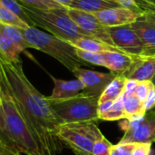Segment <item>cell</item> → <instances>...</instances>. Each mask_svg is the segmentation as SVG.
I'll use <instances>...</instances> for the list:
<instances>
[{"label": "cell", "mask_w": 155, "mask_h": 155, "mask_svg": "<svg viewBox=\"0 0 155 155\" xmlns=\"http://www.w3.org/2000/svg\"><path fill=\"white\" fill-rule=\"evenodd\" d=\"M0 65L2 74L44 154H60L64 144L56 134L64 123L50 105L46 96L28 80L24 73L22 61L8 62L0 54Z\"/></svg>", "instance_id": "6da1fadb"}, {"label": "cell", "mask_w": 155, "mask_h": 155, "mask_svg": "<svg viewBox=\"0 0 155 155\" xmlns=\"http://www.w3.org/2000/svg\"><path fill=\"white\" fill-rule=\"evenodd\" d=\"M0 89V137L22 154L45 155L14 98L2 71Z\"/></svg>", "instance_id": "7a4b0ae2"}, {"label": "cell", "mask_w": 155, "mask_h": 155, "mask_svg": "<svg viewBox=\"0 0 155 155\" xmlns=\"http://www.w3.org/2000/svg\"><path fill=\"white\" fill-rule=\"evenodd\" d=\"M23 7L35 23V27H41L62 40L72 42L79 38L90 37L69 16L67 7L49 10L35 9L25 5Z\"/></svg>", "instance_id": "3957f363"}, {"label": "cell", "mask_w": 155, "mask_h": 155, "mask_svg": "<svg viewBox=\"0 0 155 155\" xmlns=\"http://www.w3.org/2000/svg\"><path fill=\"white\" fill-rule=\"evenodd\" d=\"M25 40L32 48L39 50L56 59L70 72L76 67L87 65L75 54V48L68 42L62 40L37 27L21 29Z\"/></svg>", "instance_id": "277c9868"}, {"label": "cell", "mask_w": 155, "mask_h": 155, "mask_svg": "<svg viewBox=\"0 0 155 155\" xmlns=\"http://www.w3.org/2000/svg\"><path fill=\"white\" fill-rule=\"evenodd\" d=\"M47 100L64 124L99 121V97L87 95L82 92L66 99Z\"/></svg>", "instance_id": "5b68a950"}, {"label": "cell", "mask_w": 155, "mask_h": 155, "mask_svg": "<svg viewBox=\"0 0 155 155\" xmlns=\"http://www.w3.org/2000/svg\"><path fill=\"white\" fill-rule=\"evenodd\" d=\"M56 136L75 155H93L94 143L104 134L95 122H84L62 124Z\"/></svg>", "instance_id": "8992f818"}, {"label": "cell", "mask_w": 155, "mask_h": 155, "mask_svg": "<svg viewBox=\"0 0 155 155\" xmlns=\"http://www.w3.org/2000/svg\"><path fill=\"white\" fill-rule=\"evenodd\" d=\"M124 134L119 143H153L155 142V111L134 120L124 119L121 124Z\"/></svg>", "instance_id": "52a82bcc"}, {"label": "cell", "mask_w": 155, "mask_h": 155, "mask_svg": "<svg viewBox=\"0 0 155 155\" xmlns=\"http://www.w3.org/2000/svg\"><path fill=\"white\" fill-rule=\"evenodd\" d=\"M67 13L73 21L88 35L94 39L114 45L108 32V27L104 26L94 14L68 8Z\"/></svg>", "instance_id": "ba28073f"}, {"label": "cell", "mask_w": 155, "mask_h": 155, "mask_svg": "<svg viewBox=\"0 0 155 155\" xmlns=\"http://www.w3.org/2000/svg\"><path fill=\"white\" fill-rule=\"evenodd\" d=\"M74 75L79 79L84 86V94L91 96L99 97L104 93L107 85L114 79L115 75L113 73H101L85 69L83 67H76L73 72Z\"/></svg>", "instance_id": "9c48e42d"}, {"label": "cell", "mask_w": 155, "mask_h": 155, "mask_svg": "<svg viewBox=\"0 0 155 155\" xmlns=\"http://www.w3.org/2000/svg\"><path fill=\"white\" fill-rule=\"evenodd\" d=\"M108 32L116 47L129 54L143 55V46L142 41L131 25L108 27Z\"/></svg>", "instance_id": "30bf717a"}, {"label": "cell", "mask_w": 155, "mask_h": 155, "mask_svg": "<svg viewBox=\"0 0 155 155\" xmlns=\"http://www.w3.org/2000/svg\"><path fill=\"white\" fill-rule=\"evenodd\" d=\"M94 15L106 27L132 25L143 16V15L122 6L103 10Z\"/></svg>", "instance_id": "8fae6325"}, {"label": "cell", "mask_w": 155, "mask_h": 155, "mask_svg": "<svg viewBox=\"0 0 155 155\" xmlns=\"http://www.w3.org/2000/svg\"><path fill=\"white\" fill-rule=\"evenodd\" d=\"M155 74V56L140 55L132 66L123 75L126 79L141 81H152Z\"/></svg>", "instance_id": "7c38bea8"}, {"label": "cell", "mask_w": 155, "mask_h": 155, "mask_svg": "<svg viewBox=\"0 0 155 155\" xmlns=\"http://www.w3.org/2000/svg\"><path fill=\"white\" fill-rule=\"evenodd\" d=\"M143 46V56H155V25L152 22L140 18L131 25Z\"/></svg>", "instance_id": "4fadbf2b"}, {"label": "cell", "mask_w": 155, "mask_h": 155, "mask_svg": "<svg viewBox=\"0 0 155 155\" xmlns=\"http://www.w3.org/2000/svg\"><path fill=\"white\" fill-rule=\"evenodd\" d=\"M50 77L54 82V89L52 94L47 96V98L50 100H60L73 97L82 93L84 89V84L77 78L74 80L67 81L57 79L52 75H50Z\"/></svg>", "instance_id": "5bb4252c"}, {"label": "cell", "mask_w": 155, "mask_h": 155, "mask_svg": "<svg viewBox=\"0 0 155 155\" xmlns=\"http://www.w3.org/2000/svg\"><path fill=\"white\" fill-rule=\"evenodd\" d=\"M102 54L104 58L105 68L110 70V72L115 76L123 75L125 72H127L134 61L140 56L117 52H106Z\"/></svg>", "instance_id": "9a60e30c"}, {"label": "cell", "mask_w": 155, "mask_h": 155, "mask_svg": "<svg viewBox=\"0 0 155 155\" xmlns=\"http://www.w3.org/2000/svg\"><path fill=\"white\" fill-rule=\"evenodd\" d=\"M70 45H72L74 48L88 51V52H93V53H97V54H103L106 52H117V53H122V54H127L124 51L121 50L120 48L116 47L115 45H109L107 43L87 37V38H79L72 42H68ZM133 55V54H132Z\"/></svg>", "instance_id": "2e32d148"}, {"label": "cell", "mask_w": 155, "mask_h": 155, "mask_svg": "<svg viewBox=\"0 0 155 155\" xmlns=\"http://www.w3.org/2000/svg\"><path fill=\"white\" fill-rule=\"evenodd\" d=\"M99 120L102 121H117L126 118L123 97L112 102H104L99 104L98 107Z\"/></svg>", "instance_id": "e0dca14e"}, {"label": "cell", "mask_w": 155, "mask_h": 155, "mask_svg": "<svg viewBox=\"0 0 155 155\" xmlns=\"http://www.w3.org/2000/svg\"><path fill=\"white\" fill-rule=\"evenodd\" d=\"M121 6L117 0H74L68 8L95 14L109 8Z\"/></svg>", "instance_id": "ac0fdd59"}, {"label": "cell", "mask_w": 155, "mask_h": 155, "mask_svg": "<svg viewBox=\"0 0 155 155\" xmlns=\"http://www.w3.org/2000/svg\"><path fill=\"white\" fill-rule=\"evenodd\" d=\"M124 112L127 120H134L143 116L146 114L144 104L134 94L124 93L123 95Z\"/></svg>", "instance_id": "d6986e66"}, {"label": "cell", "mask_w": 155, "mask_h": 155, "mask_svg": "<svg viewBox=\"0 0 155 155\" xmlns=\"http://www.w3.org/2000/svg\"><path fill=\"white\" fill-rule=\"evenodd\" d=\"M126 78L124 75H117L107 85L99 98V104L104 102H114L123 97L126 84Z\"/></svg>", "instance_id": "ffe728a7"}, {"label": "cell", "mask_w": 155, "mask_h": 155, "mask_svg": "<svg viewBox=\"0 0 155 155\" xmlns=\"http://www.w3.org/2000/svg\"><path fill=\"white\" fill-rule=\"evenodd\" d=\"M21 29L22 28L12 25L0 23V32L4 34L7 38H9L12 42H14L24 52L26 49L32 48V46L25 40Z\"/></svg>", "instance_id": "44dd1931"}, {"label": "cell", "mask_w": 155, "mask_h": 155, "mask_svg": "<svg viewBox=\"0 0 155 155\" xmlns=\"http://www.w3.org/2000/svg\"><path fill=\"white\" fill-rule=\"evenodd\" d=\"M23 51L9 38L0 32V54L8 62L15 63L21 61L20 54Z\"/></svg>", "instance_id": "7402d4cb"}, {"label": "cell", "mask_w": 155, "mask_h": 155, "mask_svg": "<svg viewBox=\"0 0 155 155\" xmlns=\"http://www.w3.org/2000/svg\"><path fill=\"white\" fill-rule=\"evenodd\" d=\"M0 5L13 12L15 15L19 16L24 22H25L29 26L31 27H35V23L33 20L28 16V15L25 13L23 5L16 0H0Z\"/></svg>", "instance_id": "603a6c76"}, {"label": "cell", "mask_w": 155, "mask_h": 155, "mask_svg": "<svg viewBox=\"0 0 155 155\" xmlns=\"http://www.w3.org/2000/svg\"><path fill=\"white\" fill-rule=\"evenodd\" d=\"M0 23L3 24H7V25H12L17 27H20L22 29H25L29 26L25 22H24L19 16L15 15L13 12L0 5Z\"/></svg>", "instance_id": "cb8c5ba5"}, {"label": "cell", "mask_w": 155, "mask_h": 155, "mask_svg": "<svg viewBox=\"0 0 155 155\" xmlns=\"http://www.w3.org/2000/svg\"><path fill=\"white\" fill-rule=\"evenodd\" d=\"M21 5L29 6L35 9L41 10H49V9H55V8H64L62 5L58 4L54 0H16Z\"/></svg>", "instance_id": "d4e9b609"}, {"label": "cell", "mask_w": 155, "mask_h": 155, "mask_svg": "<svg viewBox=\"0 0 155 155\" xmlns=\"http://www.w3.org/2000/svg\"><path fill=\"white\" fill-rule=\"evenodd\" d=\"M75 54L84 63L94 64V65H99V66H104L105 67V62L104 58L102 54H97V53H93V52H88L81 49L75 48Z\"/></svg>", "instance_id": "484cf974"}, {"label": "cell", "mask_w": 155, "mask_h": 155, "mask_svg": "<svg viewBox=\"0 0 155 155\" xmlns=\"http://www.w3.org/2000/svg\"><path fill=\"white\" fill-rule=\"evenodd\" d=\"M113 144L104 135L97 140L93 147V155H111Z\"/></svg>", "instance_id": "4316f807"}, {"label": "cell", "mask_w": 155, "mask_h": 155, "mask_svg": "<svg viewBox=\"0 0 155 155\" xmlns=\"http://www.w3.org/2000/svg\"><path fill=\"white\" fill-rule=\"evenodd\" d=\"M153 85V84L152 83V81H141V82L137 81L134 94L144 104Z\"/></svg>", "instance_id": "83f0119b"}, {"label": "cell", "mask_w": 155, "mask_h": 155, "mask_svg": "<svg viewBox=\"0 0 155 155\" xmlns=\"http://www.w3.org/2000/svg\"><path fill=\"white\" fill-rule=\"evenodd\" d=\"M134 143H117L112 148L111 155H131Z\"/></svg>", "instance_id": "f1b7e54d"}, {"label": "cell", "mask_w": 155, "mask_h": 155, "mask_svg": "<svg viewBox=\"0 0 155 155\" xmlns=\"http://www.w3.org/2000/svg\"><path fill=\"white\" fill-rule=\"evenodd\" d=\"M117 2L119 3V5L122 7H125L134 12H136L138 14L144 15V13H145L143 10V8L140 6V5L138 4L137 0H117Z\"/></svg>", "instance_id": "f546056e"}, {"label": "cell", "mask_w": 155, "mask_h": 155, "mask_svg": "<svg viewBox=\"0 0 155 155\" xmlns=\"http://www.w3.org/2000/svg\"><path fill=\"white\" fill-rule=\"evenodd\" d=\"M151 151V143H134L131 155H150Z\"/></svg>", "instance_id": "4dcf8cb0"}, {"label": "cell", "mask_w": 155, "mask_h": 155, "mask_svg": "<svg viewBox=\"0 0 155 155\" xmlns=\"http://www.w3.org/2000/svg\"><path fill=\"white\" fill-rule=\"evenodd\" d=\"M0 155H22L0 137Z\"/></svg>", "instance_id": "1f68e13d"}, {"label": "cell", "mask_w": 155, "mask_h": 155, "mask_svg": "<svg viewBox=\"0 0 155 155\" xmlns=\"http://www.w3.org/2000/svg\"><path fill=\"white\" fill-rule=\"evenodd\" d=\"M144 106H145V109L146 111H151L153 107L155 106V85L153 84L149 94H148V97L144 103Z\"/></svg>", "instance_id": "d6a6232c"}, {"label": "cell", "mask_w": 155, "mask_h": 155, "mask_svg": "<svg viewBox=\"0 0 155 155\" xmlns=\"http://www.w3.org/2000/svg\"><path fill=\"white\" fill-rule=\"evenodd\" d=\"M144 12L155 11V0H137Z\"/></svg>", "instance_id": "836d02e7"}, {"label": "cell", "mask_w": 155, "mask_h": 155, "mask_svg": "<svg viewBox=\"0 0 155 155\" xmlns=\"http://www.w3.org/2000/svg\"><path fill=\"white\" fill-rule=\"evenodd\" d=\"M144 19L152 22L153 24L155 25V11H148V12H145L143 16Z\"/></svg>", "instance_id": "e575fe53"}, {"label": "cell", "mask_w": 155, "mask_h": 155, "mask_svg": "<svg viewBox=\"0 0 155 155\" xmlns=\"http://www.w3.org/2000/svg\"><path fill=\"white\" fill-rule=\"evenodd\" d=\"M54 1L57 2L58 4L62 5L64 6V7H68V6L72 4V2H73L74 0H54Z\"/></svg>", "instance_id": "d590c367"}, {"label": "cell", "mask_w": 155, "mask_h": 155, "mask_svg": "<svg viewBox=\"0 0 155 155\" xmlns=\"http://www.w3.org/2000/svg\"><path fill=\"white\" fill-rule=\"evenodd\" d=\"M152 83H153V84L155 85V74H154V76H153V78L152 79Z\"/></svg>", "instance_id": "8d00e7d4"}, {"label": "cell", "mask_w": 155, "mask_h": 155, "mask_svg": "<svg viewBox=\"0 0 155 155\" xmlns=\"http://www.w3.org/2000/svg\"><path fill=\"white\" fill-rule=\"evenodd\" d=\"M0 103H1V89H0Z\"/></svg>", "instance_id": "74e56055"}, {"label": "cell", "mask_w": 155, "mask_h": 155, "mask_svg": "<svg viewBox=\"0 0 155 155\" xmlns=\"http://www.w3.org/2000/svg\"><path fill=\"white\" fill-rule=\"evenodd\" d=\"M0 74H1V66H0Z\"/></svg>", "instance_id": "f35d334b"}]
</instances>
